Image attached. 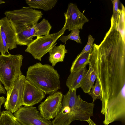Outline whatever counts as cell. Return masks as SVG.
Returning a JSON list of instances; mask_svg holds the SVG:
<instances>
[{"label": "cell", "mask_w": 125, "mask_h": 125, "mask_svg": "<svg viewBox=\"0 0 125 125\" xmlns=\"http://www.w3.org/2000/svg\"><path fill=\"white\" fill-rule=\"evenodd\" d=\"M10 23L16 35L17 45L27 46L33 41V38L30 34V28L24 29L19 27L12 22H10Z\"/></svg>", "instance_id": "9a60e30c"}, {"label": "cell", "mask_w": 125, "mask_h": 125, "mask_svg": "<svg viewBox=\"0 0 125 125\" xmlns=\"http://www.w3.org/2000/svg\"><path fill=\"white\" fill-rule=\"evenodd\" d=\"M6 93L5 90L0 82V94H5Z\"/></svg>", "instance_id": "83f0119b"}, {"label": "cell", "mask_w": 125, "mask_h": 125, "mask_svg": "<svg viewBox=\"0 0 125 125\" xmlns=\"http://www.w3.org/2000/svg\"><path fill=\"white\" fill-rule=\"evenodd\" d=\"M52 28L48 21L44 18L40 23L36 24L30 28V34L33 38L47 35L50 34Z\"/></svg>", "instance_id": "e0dca14e"}, {"label": "cell", "mask_w": 125, "mask_h": 125, "mask_svg": "<svg viewBox=\"0 0 125 125\" xmlns=\"http://www.w3.org/2000/svg\"><path fill=\"white\" fill-rule=\"evenodd\" d=\"M63 95L60 92L49 95L38 106V110L45 119L50 120L54 118L59 113L62 107Z\"/></svg>", "instance_id": "ba28073f"}, {"label": "cell", "mask_w": 125, "mask_h": 125, "mask_svg": "<svg viewBox=\"0 0 125 125\" xmlns=\"http://www.w3.org/2000/svg\"><path fill=\"white\" fill-rule=\"evenodd\" d=\"M65 47L64 44H62L58 46L55 45L49 52V60L52 66L54 67L59 62L63 61L65 54L68 52Z\"/></svg>", "instance_id": "2e32d148"}, {"label": "cell", "mask_w": 125, "mask_h": 125, "mask_svg": "<svg viewBox=\"0 0 125 125\" xmlns=\"http://www.w3.org/2000/svg\"><path fill=\"white\" fill-rule=\"evenodd\" d=\"M29 7L32 8L41 9L45 11L51 10L56 5L57 0H26Z\"/></svg>", "instance_id": "ac0fdd59"}, {"label": "cell", "mask_w": 125, "mask_h": 125, "mask_svg": "<svg viewBox=\"0 0 125 125\" xmlns=\"http://www.w3.org/2000/svg\"><path fill=\"white\" fill-rule=\"evenodd\" d=\"M66 30L65 23L62 29L58 32L37 37L27 46L25 52L31 54L35 59L41 61L42 57L57 44V41Z\"/></svg>", "instance_id": "5b68a950"}, {"label": "cell", "mask_w": 125, "mask_h": 125, "mask_svg": "<svg viewBox=\"0 0 125 125\" xmlns=\"http://www.w3.org/2000/svg\"><path fill=\"white\" fill-rule=\"evenodd\" d=\"M5 2L4 1L0 0V5L4 3Z\"/></svg>", "instance_id": "f546056e"}, {"label": "cell", "mask_w": 125, "mask_h": 125, "mask_svg": "<svg viewBox=\"0 0 125 125\" xmlns=\"http://www.w3.org/2000/svg\"><path fill=\"white\" fill-rule=\"evenodd\" d=\"M0 125H21L17 121L12 113L7 111L1 112Z\"/></svg>", "instance_id": "ffe728a7"}, {"label": "cell", "mask_w": 125, "mask_h": 125, "mask_svg": "<svg viewBox=\"0 0 125 125\" xmlns=\"http://www.w3.org/2000/svg\"><path fill=\"white\" fill-rule=\"evenodd\" d=\"M45 95L43 91L25 80L23 93V105L33 106L40 103L44 98Z\"/></svg>", "instance_id": "8fae6325"}, {"label": "cell", "mask_w": 125, "mask_h": 125, "mask_svg": "<svg viewBox=\"0 0 125 125\" xmlns=\"http://www.w3.org/2000/svg\"><path fill=\"white\" fill-rule=\"evenodd\" d=\"M6 100V99L3 96L0 97V116L1 113V106L2 104L5 103Z\"/></svg>", "instance_id": "4316f807"}, {"label": "cell", "mask_w": 125, "mask_h": 125, "mask_svg": "<svg viewBox=\"0 0 125 125\" xmlns=\"http://www.w3.org/2000/svg\"><path fill=\"white\" fill-rule=\"evenodd\" d=\"M70 33L67 36L61 35L59 40L65 44L68 40H71L75 41L78 43H81V41L79 36V29H76L71 31Z\"/></svg>", "instance_id": "7402d4cb"}, {"label": "cell", "mask_w": 125, "mask_h": 125, "mask_svg": "<svg viewBox=\"0 0 125 125\" xmlns=\"http://www.w3.org/2000/svg\"><path fill=\"white\" fill-rule=\"evenodd\" d=\"M102 92V108L115 107L125 101V42L115 27H110L101 43L93 44Z\"/></svg>", "instance_id": "6da1fadb"}, {"label": "cell", "mask_w": 125, "mask_h": 125, "mask_svg": "<svg viewBox=\"0 0 125 125\" xmlns=\"http://www.w3.org/2000/svg\"><path fill=\"white\" fill-rule=\"evenodd\" d=\"M66 29L69 31L78 29H82L84 24L89 20L79 10L76 4L70 3L66 12L64 13Z\"/></svg>", "instance_id": "30bf717a"}, {"label": "cell", "mask_w": 125, "mask_h": 125, "mask_svg": "<svg viewBox=\"0 0 125 125\" xmlns=\"http://www.w3.org/2000/svg\"><path fill=\"white\" fill-rule=\"evenodd\" d=\"M4 14L13 23L30 28L38 23L43 14L41 11L36 10L29 7L7 11Z\"/></svg>", "instance_id": "8992f818"}, {"label": "cell", "mask_w": 125, "mask_h": 125, "mask_svg": "<svg viewBox=\"0 0 125 125\" xmlns=\"http://www.w3.org/2000/svg\"><path fill=\"white\" fill-rule=\"evenodd\" d=\"M122 9H119V15L117 27L123 39L125 40V8L122 4Z\"/></svg>", "instance_id": "603a6c76"}, {"label": "cell", "mask_w": 125, "mask_h": 125, "mask_svg": "<svg viewBox=\"0 0 125 125\" xmlns=\"http://www.w3.org/2000/svg\"><path fill=\"white\" fill-rule=\"evenodd\" d=\"M95 84L94 85L88 93V94L92 97V103L97 99L102 101V92L100 84L97 78L96 79Z\"/></svg>", "instance_id": "44dd1931"}, {"label": "cell", "mask_w": 125, "mask_h": 125, "mask_svg": "<svg viewBox=\"0 0 125 125\" xmlns=\"http://www.w3.org/2000/svg\"><path fill=\"white\" fill-rule=\"evenodd\" d=\"M86 121L88 123L89 125H97L90 118H89Z\"/></svg>", "instance_id": "f1b7e54d"}, {"label": "cell", "mask_w": 125, "mask_h": 125, "mask_svg": "<svg viewBox=\"0 0 125 125\" xmlns=\"http://www.w3.org/2000/svg\"><path fill=\"white\" fill-rule=\"evenodd\" d=\"M90 52L84 53L79 57H77L72 63L70 72H75L80 68L86 67L90 62Z\"/></svg>", "instance_id": "d6986e66"}, {"label": "cell", "mask_w": 125, "mask_h": 125, "mask_svg": "<svg viewBox=\"0 0 125 125\" xmlns=\"http://www.w3.org/2000/svg\"><path fill=\"white\" fill-rule=\"evenodd\" d=\"M13 115L21 125H53L50 120L44 118L37 108L21 106Z\"/></svg>", "instance_id": "52a82bcc"}, {"label": "cell", "mask_w": 125, "mask_h": 125, "mask_svg": "<svg viewBox=\"0 0 125 125\" xmlns=\"http://www.w3.org/2000/svg\"><path fill=\"white\" fill-rule=\"evenodd\" d=\"M26 78L45 94H52L61 88L60 75L49 64L37 62L30 66Z\"/></svg>", "instance_id": "3957f363"}, {"label": "cell", "mask_w": 125, "mask_h": 125, "mask_svg": "<svg viewBox=\"0 0 125 125\" xmlns=\"http://www.w3.org/2000/svg\"><path fill=\"white\" fill-rule=\"evenodd\" d=\"M96 54L92 46L90 51L89 68L81 84V87L85 93H88L97 78L96 67Z\"/></svg>", "instance_id": "7c38bea8"}, {"label": "cell", "mask_w": 125, "mask_h": 125, "mask_svg": "<svg viewBox=\"0 0 125 125\" xmlns=\"http://www.w3.org/2000/svg\"><path fill=\"white\" fill-rule=\"evenodd\" d=\"M23 57L22 55H0V82L7 92V97L10 95L15 80L22 73L21 67Z\"/></svg>", "instance_id": "277c9868"}, {"label": "cell", "mask_w": 125, "mask_h": 125, "mask_svg": "<svg viewBox=\"0 0 125 125\" xmlns=\"http://www.w3.org/2000/svg\"><path fill=\"white\" fill-rule=\"evenodd\" d=\"M9 48L0 29V52L2 55L9 53L8 51Z\"/></svg>", "instance_id": "cb8c5ba5"}, {"label": "cell", "mask_w": 125, "mask_h": 125, "mask_svg": "<svg viewBox=\"0 0 125 125\" xmlns=\"http://www.w3.org/2000/svg\"><path fill=\"white\" fill-rule=\"evenodd\" d=\"M113 6V13L112 17L117 23L119 15V9L118 8V0H111Z\"/></svg>", "instance_id": "484cf974"}, {"label": "cell", "mask_w": 125, "mask_h": 125, "mask_svg": "<svg viewBox=\"0 0 125 125\" xmlns=\"http://www.w3.org/2000/svg\"><path fill=\"white\" fill-rule=\"evenodd\" d=\"M87 71L86 67H85L71 73L66 82L69 90L76 91L78 88L81 87Z\"/></svg>", "instance_id": "5bb4252c"}, {"label": "cell", "mask_w": 125, "mask_h": 125, "mask_svg": "<svg viewBox=\"0 0 125 125\" xmlns=\"http://www.w3.org/2000/svg\"><path fill=\"white\" fill-rule=\"evenodd\" d=\"M0 29L9 50H11L16 48V35L11 27L9 19L6 16L0 20Z\"/></svg>", "instance_id": "4fadbf2b"}, {"label": "cell", "mask_w": 125, "mask_h": 125, "mask_svg": "<svg viewBox=\"0 0 125 125\" xmlns=\"http://www.w3.org/2000/svg\"><path fill=\"white\" fill-rule=\"evenodd\" d=\"M25 77L21 75L15 81L10 95L6 98L4 107L6 110L12 113L15 112L23 105V93Z\"/></svg>", "instance_id": "9c48e42d"}, {"label": "cell", "mask_w": 125, "mask_h": 125, "mask_svg": "<svg viewBox=\"0 0 125 125\" xmlns=\"http://www.w3.org/2000/svg\"><path fill=\"white\" fill-rule=\"evenodd\" d=\"M94 104L83 100L76 91L69 90L63 95L62 108L52 121L53 125H70L76 120L86 121L93 115Z\"/></svg>", "instance_id": "7a4b0ae2"}, {"label": "cell", "mask_w": 125, "mask_h": 125, "mask_svg": "<svg viewBox=\"0 0 125 125\" xmlns=\"http://www.w3.org/2000/svg\"><path fill=\"white\" fill-rule=\"evenodd\" d=\"M94 40L92 36L91 35H89L88 37V41L86 45L81 52L77 57H79L82 54L85 53L90 52L92 48L93 42Z\"/></svg>", "instance_id": "d4e9b609"}]
</instances>
